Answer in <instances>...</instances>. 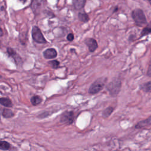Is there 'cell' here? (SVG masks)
<instances>
[{"label": "cell", "mask_w": 151, "mask_h": 151, "mask_svg": "<svg viewBox=\"0 0 151 151\" xmlns=\"http://www.w3.org/2000/svg\"><path fill=\"white\" fill-rule=\"evenodd\" d=\"M4 7H2V8H1V10H3L4 9V8H3Z\"/></svg>", "instance_id": "484cf974"}, {"label": "cell", "mask_w": 151, "mask_h": 151, "mask_svg": "<svg viewBox=\"0 0 151 151\" xmlns=\"http://www.w3.org/2000/svg\"><path fill=\"white\" fill-rule=\"evenodd\" d=\"M43 56L46 59H52L57 57V53L55 49H48L43 52Z\"/></svg>", "instance_id": "9c48e42d"}, {"label": "cell", "mask_w": 151, "mask_h": 151, "mask_svg": "<svg viewBox=\"0 0 151 151\" xmlns=\"http://www.w3.org/2000/svg\"><path fill=\"white\" fill-rule=\"evenodd\" d=\"M84 43L88 47L89 51L92 53L94 52L98 47V42H97L96 40L92 38H88L85 39Z\"/></svg>", "instance_id": "8992f818"}, {"label": "cell", "mask_w": 151, "mask_h": 151, "mask_svg": "<svg viewBox=\"0 0 151 151\" xmlns=\"http://www.w3.org/2000/svg\"><path fill=\"white\" fill-rule=\"evenodd\" d=\"M86 3V0H73V5L76 9H82Z\"/></svg>", "instance_id": "30bf717a"}, {"label": "cell", "mask_w": 151, "mask_h": 151, "mask_svg": "<svg viewBox=\"0 0 151 151\" xmlns=\"http://www.w3.org/2000/svg\"><path fill=\"white\" fill-rule=\"evenodd\" d=\"M114 111V108L113 107H107V108L102 113V116L104 118H107L109 117L112 113H113V112Z\"/></svg>", "instance_id": "5bb4252c"}, {"label": "cell", "mask_w": 151, "mask_h": 151, "mask_svg": "<svg viewBox=\"0 0 151 151\" xmlns=\"http://www.w3.org/2000/svg\"><path fill=\"white\" fill-rule=\"evenodd\" d=\"M148 1H149V4H150V5H151V0H148Z\"/></svg>", "instance_id": "d4e9b609"}, {"label": "cell", "mask_w": 151, "mask_h": 151, "mask_svg": "<svg viewBox=\"0 0 151 151\" xmlns=\"http://www.w3.org/2000/svg\"><path fill=\"white\" fill-rule=\"evenodd\" d=\"M150 33H151V22L142 30L141 32V37L145 36L146 35H148L149 34H150Z\"/></svg>", "instance_id": "ac0fdd59"}, {"label": "cell", "mask_w": 151, "mask_h": 151, "mask_svg": "<svg viewBox=\"0 0 151 151\" xmlns=\"http://www.w3.org/2000/svg\"><path fill=\"white\" fill-rule=\"evenodd\" d=\"M0 22H1V20H0Z\"/></svg>", "instance_id": "4316f807"}, {"label": "cell", "mask_w": 151, "mask_h": 151, "mask_svg": "<svg viewBox=\"0 0 151 151\" xmlns=\"http://www.w3.org/2000/svg\"><path fill=\"white\" fill-rule=\"evenodd\" d=\"M74 121V113L72 111L64 112L60 117V122L66 125H71Z\"/></svg>", "instance_id": "5b68a950"}, {"label": "cell", "mask_w": 151, "mask_h": 151, "mask_svg": "<svg viewBox=\"0 0 151 151\" xmlns=\"http://www.w3.org/2000/svg\"><path fill=\"white\" fill-rule=\"evenodd\" d=\"M151 124V116L149 117L147 119L141 121L139 122L136 125V128H142L145 126L150 125Z\"/></svg>", "instance_id": "7c38bea8"}, {"label": "cell", "mask_w": 151, "mask_h": 151, "mask_svg": "<svg viewBox=\"0 0 151 151\" xmlns=\"http://www.w3.org/2000/svg\"><path fill=\"white\" fill-rule=\"evenodd\" d=\"M49 64L53 69H56L59 67L60 62L58 60H52V61H50L49 62Z\"/></svg>", "instance_id": "ffe728a7"}, {"label": "cell", "mask_w": 151, "mask_h": 151, "mask_svg": "<svg viewBox=\"0 0 151 151\" xmlns=\"http://www.w3.org/2000/svg\"><path fill=\"white\" fill-rule=\"evenodd\" d=\"M32 38L35 42L40 43V44L47 42V41L44 36L42 35L40 29L37 26H34L32 29Z\"/></svg>", "instance_id": "277c9868"}, {"label": "cell", "mask_w": 151, "mask_h": 151, "mask_svg": "<svg viewBox=\"0 0 151 151\" xmlns=\"http://www.w3.org/2000/svg\"><path fill=\"white\" fill-rule=\"evenodd\" d=\"M78 17L79 20L83 23H87L90 20L89 15L85 13H79L78 14Z\"/></svg>", "instance_id": "4fadbf2b"}, {"label": "cell", "mask_w": 151, "mask_h": 151, "mask_svg": "<svg viewBox=\"0 0 151 151\" xmlns=\"http://www.w3.org/2000/svg\"><path fill=\"white\" fill-rule=\"evenodd\" d=\"M42 102V99L39 96H34L31 99V103L33 106H37Z\"/></svg>", "instance_id": "9a60e30c"}, {"label": "cell", "mask_w": 151, "mask_h": 151, "mask_svg": "<svg viewBox=\"0 0 151 151\" xmlns=\"http://www.w3.org/2000/svg\"><path fill=\"white\" fill-rule=\"evenodd\" d=\"M131 15L136 26L143 27L146 24L147 21L145 15L141 9H135L132 11Z\"/></svg>", "instance_id": "6da1fadb"}, {"label": "cell", "mask_w": 151, "mask_h": 151, "mask_svg": "<svg viewBox=\"0 0 151 151\" xmlns=\"http://www.w3.org/2000/svg\"><path fill=\"white\" fill-rule=\"evenodd\" d=\"M106 82V79L104 78L97 79L90 86L89 89V93L90 94H94L100 92L104 88Z\"/></svg>", "instance_id": "3957f363"}, {"label": "cell", "mask_w": 151, "mask_h": 151, "mask_svg": "<svg viewBox=\"0 0 151 151\" xmlns=\"http://www.w3.org/2000/svg\"><path fill=\"white\" fill-rule=\"evenodd\" d=\"M7 50V53L8 54V55L13 58V59L14 60L16 63L17 64V65H20V63L21 64L23 63L22 59H21L20 56L12 48L8 47Z\"/></svg>", "instance_id": "52a82bcc"}, {"label": "cell", "mask_w": 151, "mask_h": 151, "mask_svg": "<svg viewBox=\"0 0 151 151\" xmlns=\"http://www.w3.org/2000/svg\"><path fill=\"white\" fill-rule=\"evenodd\" d=\"M0 104L7 107H11L13 106V103L9 98H0Z\"/></svg>", "instance_id": "8fae6325"}, {"label": "cell", "mask_w": 151, "mask_h": 151, "mask_svg": "<svg viewBox=\"0 0 151 151\" xmlns=\"http://www.w3.org/2000/svg\"><path fill=\"white\" fill-rule=\"evenodd\" d=\"M147 74H148V76L151 77V65H150L149 66V68H148V72H147Z\"/></svg>", "instance_id": "7402d4cb"}, {"label": "cell", "mask_w": 151, "mask_h": 151, "mask_svg": "<svg viewBox=\"0 0 151 151\" xmlns=\"http://www.w3.org/2000/svg\"><path fill=\"white\" fill-rule=\"evenodd\" d=\"M2 115L5 118H11L14 116V113L11 110L4 109L2 112Z\"/></svg>", "instance_id": "2e32d148"}, {"label": "cell", "mask_w": 151, "mask_h": 151, "mask_svg": "<svg viewBox=\"0 0 151 151\" xmlns=\"http://www.w3.org/2000/svg\"><path fill=\"white\" fill-rule=\"evenodd\" d=\"M121 81L119 79H115L106 86V89L111 96H116L121 91Z\"/></svg>", "instance_id": "7a4b0ae2"}, {"label": "cell", "mask_w": 151, "mask_h": 151, "mask_svg": "<svg viewBox=\"0 0 151 151\" xmlns=\"http://www.w3.org/2000/svg\"><path fill=\"white\" fill-rule=\"evenodd\" d=\"M11 147V145L4 141H0V149L3 150H7L9 149Z\"/></svg>", "instance_id": "d6986e66"}, {"label": "cell", "mask_w": 151, "mask_h": 151, "mask_svg": "<svg viewBox=\"0 0 151 151\" xmlns=\"http://www.w3.org/2000/svg\"><path fill=\"white\" fill-rule=\"evenodd\" d=\"M44 3V0H32L31 8L35 14H37Z\"/></svg>", "instance_id": "ba28073f"}, {"label": "cell", "mask_w": 151, "mask_h": 151, "mask_svg": "<svg viewBox=\"0 0 151 151\" xmlns=\"http://www.w3.org/2000/svg\"><path fill=\"white\" fill-rule=\"evenodd\" d=\"M141 89L145 92H151V82H146L141 86Z\"/></svg>", "instance_id": "e0dca14e"}, {"label": "cell", "mask_w": 151, "mask_h": 151, "mask_svg": "<svg viewBox=\"0 0 151 151\" xmlns=\"http://www.w3.org/2000/svg\"><path fill=\"white\" fill-rule=\"evenodd\" d=\"M74 34H72V33L69 34L68 36H67V40L69 41H73V40H74Z\"/></svg>", "instance_id": "44dd1931"}, {"label": "cell", "mask_w": 151, "mask_h": 151, "mask_svg": "<svg viewBox=\"0 0 151 151\" xmlns=\"http://www.w3.org/2000/svg\"><path fill=\"white\" fill-rule=\"evenodd\" d=\"M4 34V33H3V31L2 30L1 28H0V37H1L3 36Z\"/></svg>", "instance_id": "603a6c76"}, {"label": "cell", "mask_w": 151, "mask_h": 151, "mask_svg": "<svg viewBox=\"0 0 151 151\" xmlns=\"http://www.w3.org/2000/svg\"><path fill=\"white\" fill-rule=\"evenodd\" d=\"M19 1H20V2L22 3L23 4H25V3H26V1H27V0H19Z\"/></svg>", "instance_id": "cb8c5ba5"}]
</instances>
